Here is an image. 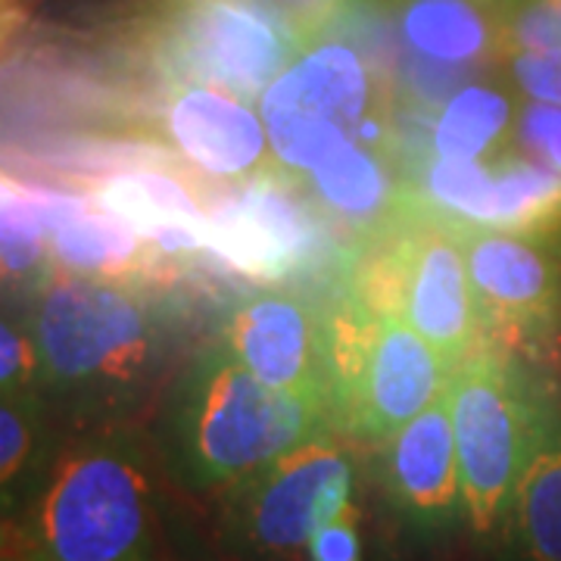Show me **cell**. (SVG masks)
<instances>
[{
    "mask_svg": "<svg viewBox=\"0 0 561 561\" xmlns=\"http://www.w3.org/2000/svg\"><path fill=\"white\" fill-rule=\"evenodd\" d=\"M3 561H157L153 483L138 437L101 427L57 449L13 515Z\"/></svg>",
    "mask_w": 561,
    "mask_h": 561,
    "instance_id": "cell-1",
    "label": "cell"
},
{
    "mask_svg": "<svg viewBox=\"0 0 561 561\" xmlns=\"http://www.w3.org/2000/svg\"><path fill=\"white\" fill-rule=\"evenodd\" d=\"M44 400L81 415L113 412L153 378L165 321L144 284L60 272L28 300Z\"/></svg>",
    "mask_w": 561,
    "mask_h": 561,
    "instance_id": "cell-2",
    "label": "cell"
},
{
    "mask_svg": "<svg viewBox=\"0 0 561 561\" xmlns=\"http://www.w3.org/2000/svg\"><path fill=\"white\" fill-rule=\"evenodd\" d=\"M328 431V402L265 383L221 341L187 362L165 412L169 461L191 490L231 486Z\"/></svg>",
    "mask_w": 561,
    "mask_h": 561,
    "instance_id": "cell-3",
    "label": "cell"
},
{
    "mask_svg": "<svg viewBox=\"0 0 561 561\" xmlns=\"http://www.w3.org/2000/svg\"><path fill=\"white\" fill-rule=\"evenodd\" d=\"M459 449L465 524L474 537H500L524 468L556 405L522 362L483 337L453 371L446 390Z\"/></svg>",
    "mask_w": 561,
    "mask_h": 561,
    "instance_id": "cell-4",
    "label": "cell"
},
{
    "mask_svg": "<svg viewBox=\"0 0 561 561\" xmlns=\"http://www.w3.org/2000/svg\"><path fill=\"white\" fill-rule=\"evenodd\" d=\"M306 38L280 0H153L140 47L169 88L206 84L260 103Z\"/></svg>",
    "mask_w": 561,
    "mask_h": 561,
    "instance_id": "cell-5",
    "label": "cell"
},
{
    "mask_svg": "<svg viewBox=\"0 0 561 561\" xmlns=\"http://www.w3.org/2000/svg\"><path fill=\"white\" fill-rule=\"evenodd\" d=\"M453 368L400 316L356 297L328 309V400L343 437L387 443L446 397Z\"/></svg>",
    "mask_w": 561,
    "mask_h": 561,
    "instance_id": "cell-6",
    "label": "cell"
},
{
    "mask_svg": "<svg viewBox=\"0 0 561 561\" xmlns=\"http://www.w3.org/2000/svg\"><path fill=\"white\" fill-rule=\"evenodd\" d=\"M350 297L409 321L453 371L483 341L461 228L437 213L402 219L359 262Z\"/></svg>",
    "mask_w": 561,
    "mask_h": 561,
    "instance_id": "cell-7",
    "label": "cell"
},
{
    "mask_svg": "<svg viewBox=\"0 0 561 561\" xmlns=\"http://www.w3.org/2000/svg\"><path fill=\"white\" fill-rule=\"evenodd\" d=\"M353 453L328 431L225 486L221 530L234 556L284 561L353 502Z\"/></svg>",
    "mask_w": 561,
    "mask_h": 561,
    "instance_id": "cell-8",
    "label": "cell"
},
{
    "mask_svg": "<svg viewBox=\"0 0 561 561\" xmlns=\"http://www.w3.org/2000/svg\"><path fill=\"white\" fill-rule=\"evenodd\" d=\"M483 337L512 353H540L561 324V262L549 238L461 228Z\"/></svg>",
    "mask_w": 561,
    "mask_h": 561,
    "instance_id": "cell-9",
    "label": "cell"
},
{
    "mask_svg": "<svg viewBox=\"0 0 561 561\" xmlns=\"http://www.w3.org/2000/svg\"><path fill=\"white\" fill-rule=\"evenodd\" d=\"M319 243L312 213L275 172L241 181L206 213V253L243 278L280 280L316 260Z\"/></svg>",
    "mask_w": 561,
    "mask_h": 561,
    "instance_id": "cell-10",
    "label": "cell"
},
{
    "mask_svg": "<svg viewBox=\"0 0 561 561\" xmlns=\"http://www.w3.org/2000/svg\"><path fill=\"white\" fill-rule=\"evenodd\" d=\"M221 343L265 383L328 400V309L302 290H256L225 321ZM334 415V412H331Z\"/></svg>",
    "mask_w": 561,
    "mask_h": 561,
    "instance_id": "cell-11",
    "label": "cell"
},
{
    "mask_svg": "<svg viewBox=\"0 0 561 561\" xmlns=\"http://www.w3.org/2000/svg\"><path fill=\"white\" fill-rule=\"evenodd\" d=\"M381 7L405 50L412 88L427 98L508 54L505 0H381Z\"/></svg>",
    "mask_w": 561,
    "mask_h": 561,
    "instance_id": "cell-12",
    "label": "cell"
},
{
    "mask_svg": "<svg viewBox=\"0 0 561 561\" xmlns=\"http://www.w3.org/2000/svg\"><path fill=\"white\" fill-rule=\"evenodd\" d=\"M381 72L362 57L356 44L343 38H319L306 44L260 98L262 122L280 116L324 119L346 128L356 140L381 150L375 138L381 125Z\"/></svg>",
    "mask_w": 561,
    "mask_h": 561,
    "instance_id": "cell-13",
    "label": "cell"
},
{
    "mask_svg": "<svg viewBox=\"0 0 561 561\" xmlns=\"http://www.w3.org/2000/svg\"><path fill=\"white\" fill-rule=\"evenodd\" d=\"M381 483L393 512L421 534H443L465 522L459 449L446 397L381 443Z\"/></svg>",
    "mask_w": 561,
    "mask_h": 561,
    "instance_id": "cell-14",
    "label": "cell"
},
{
    "mask_svg": "<svg viewBox=\"0 0 561 561\" xmlns=\"http://www.w3.org/2000/svg\"><path fill=\"white\" fill-rule=\"evenodd\" d=\"M162 125L181 157L209 181L253 179L272 150L253 103L206 84L169 88Z\"/></svg>",
    "mask_w": 561,
    "mask_h": 561,
    "instance_id": "cell-15",
    "label": "cell"
},
{
    "mask_svg": "<svg viewBox=\"0 0 561 561\" xmlns=\"http://www.w3.org/2000/svg\"><path fill=\"white\" fill-rule=\"evenodd\" d=\"M50 231V253L60 272L88 275V278L131 280L150 284L162 280L160 262L150 243L135 228L101 209L94 197L66 194L54 187L28 184Z\"/></svg>",
    "mask_w": 561,
    "mask_h": 561,
    "instance_id": "cell-16",
    "label": "cell"
},
{
    "mask_svg": "<svg viewBox=\"0 0 561 561\" xmlns=\"http://www.w3.org/2000/svg\"><path fill=\"white\" fill-rule=\"evenodd\" d=\"M91 197L150 243L162 275L169 265L206 253V209L169 172L128 169L101 181Z\"/></svg>",
    "mask_w": 561,
    "mask_h": 561,
    "instance_id": "cell-17",
    "label": "cell"
},
{
    "mask_svg": "<svg viewBox=\"0 0 561 561\" xmlns=\"http://www.w3.org/2000/svg\"><path fill=\"white\" fill-rule=\"evenodd\" d=\"M515 561H561V412L524 468L500 534Z\"/></svg>",
    "mask_w": 561,
    "mask_h": 561,
    "instance_id": "cell-18",
    "label": "cell"
},
{
    "mask_svg": "<svg viewBox=\"0 0 561 561\" xmlns=\"http://www.w3.org/2000/svg\"><path fill=\"white\" fill-rule=\"evenodd\" d=\"M309 191L324 209L356 228L381 225L390 213L402 209L400 184L378 147L350 138L309 175Z\"/></svg>",
    "mask_w": 561,
    "mask_h": 561,
    "instance_id": "cell-19",
    "label": "cell"
},
{
    "mask_svg": "<svg viewBox=\"0 0 561 561\" xmlns=\"http://www.w3.org/2000/svg\"><path fill=\"white\" fill-rule=\"evenodd\" d=\"M483 228L556 238L561 231V169L530 153H496L490 160Z\"/></svg>",
    "mask_w": 561,
    "mask_h": 561,
    "instance_id": "cell-20",
    "label": "cell"
},
{
    "mask_svg": "<svg viewBox=\"0 0 561 561\" xmlns=\"http://www.w3.org/2000/svg\"><path fill=\"white\" fill-rule=\"evenodd\" d=\"M518 106L508 88L496 81H471L456 88L440 106L431 128L437 160L486 162L502 153L505 138L515 131Z\"/></svg>",
    "mask_w": 561,
    "mask_h": 561,
    "instance_id": "cell-21",
    "label": "cell"
},
{
    "mask_svg": "<svg viewBox=\"0 0 561 561\" xmlns=\"http://www.w3.org/2000/svg\"><path fill=\"white\" fill-rule=\"evenodd\" d=\"M54 446L44 424V397L13 393L0 402V493H3V518L10 522L54 461Z\"/></svg>",
    "mask_w": 561,
    "mask_h": 561,
    "instance_id": "cell-22",
    "label": "cell"
},
{
    "mask_svg": "<svg viewBox=\"0 0 561 561\" xmlns=\"http://www.w3.org/2000/svg\"><path fill=\"white\" fill-rule=\"evenodd\" d=\"M0 228H3V287L7 294H38L47 280L57 275L54 253H50V231L41 213L32 187L25 181L3 179L0 191Z\"/></svg>",
    "mask_w": 561,
    "mask_h": 561,
    "instance_id": "cell-23",
    "label": "cell"
},
{
    "mask_svg": "<svg viewBox=\"0 0 561 561\" xmlns=\"http://www.w3.org/2000/svg\"><path fill=\"white\" fill-rule=\"evenodd\" d=\"M272 157L284 172L309 175L319 162H324L337 147L353 138L346 128L324 119H306V116H280L265 122Z\"/></svg>",
    "mask_w": 561,
    "mask_h": 561,
    "instance_id": "cell-24",
    "label": "cell"
},
{
    "mask_svg": "<svg viewBox=\"0 0 561 561\" xmlns=\"http://www.w3.org/2000/svg\"><path fill=\"white\" fill-rule=\"evenodd\" d=\"M38 346L32 337L28 319H25V312H10V306H7L3 324H0V387H3V397L32 393V390H38Z\"/></svg>",
    "mask_w": 561,
    "mask_h": 561,
    "instance_id": "cell-25",
    "label": "cell"
},
{
    "mask_svg": "<svg viewBox=\"0 0 561 561\" xmlns=\"http://www.w3.org/2000/svg\"><path fill=\"white\" fill-rule=\"evenodd\" d=\"M508 50H561V0H505Z\"/></svg>",
    "mask_w": 561,
    "mask_h": 561,
    "instance_id": "cell-26",
    "label": "cell"
},
{
    "mask_svg": "<svg viewBox=\"0 0 561 561\" xmlns=\"http://www.w3.org/2000/svg\"><path fill=\"white\" fill-rule=\"evenodd\" d=\"M505 69L524 98L561 106V50H508Z\"/></svg>",
    "mask_w": 561,
    "mask_h": 561,
    "instance_id": "cell-27",
    "label": "cell"
},
{
    "mask_svg": "<svg viewBox=\"0 0 561 561\" xmlns=\"http://www.w3.org/2000/svg\"><path fill=\"white\" fill-rule=\"evenodd\" d=\"M515 138L530 157L561 169V106L527 103L515 122Z\"/></svg>",
    "mask_w": 561,
    "mask_h": 561,
    "instance_id": "cell-28",
    "label": "cell"
},
{
    "mask_svg": "<svg viewBox=\"0 0 561 561\" xmlns=\"http://www.w3.org/2000/svg\"><path fill=\"white\" fill-rule=\"evenodd\" d=\"M306 556H309V561H362L359 518H356L353 502L309 540Z\"/></svg>",
    "mask_w": 561,
    "mask_h": 561,
    "instance_id": "cell-29",
    "label": "cell"
},
{
    "mask_svg": "<svg viewBox=\"0 0 561 561\" xmlns=\"http://www.w3.org/2000/svg\"><path fill=\"white\" fill-rule=\"evenodd\" d=\"M297 20L302 22V28L306 32H312V25H316V20H328V16H334L341 7H346V3H353V0H280Z\"/></svg>",
    "mask_w": 561,
    "mask_h": 561,
    "instance_id": "cell-30",
    "label": "cell"
}]
</instances>
